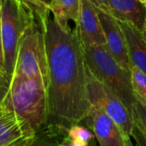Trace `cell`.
I'll return each instance as SVG.
<instances>
[{
  "instance_id": "obj_1",
  "label": "cell",
  "mask_w": 146,
  "mask_h": 146,
  "mask_svg": "<svg viewBox=\"0 0 146 146\" xmlns=\"http://www.w3.org/2000/svg\"><path fill=\"white\" fill-rule=\"evenodd\" d=\"M38 22L48 64L46 124L68 130L85 121L92 108L84 48L76 28L62 27L50 14Z\"/></svg>"
},
{
  "instance_id": "obj_2",
  "label": "cell",
  "mask_w": 146,
  "mask_h": 146,
  "mask_svg": "<svg viewBox=\"0 0 146 146\" xmlns=\"http://www.w3.org/2000/svg\"><path fill=\"white\" fill-rule=\"evenodd\" d=\"M1 96L12 80L21 38L36 18L33 11L18 0H0Z\"/></svg>"
},
{
  "instance_id": "obj_3",
  "label": "cell",
  "mask_w": 146,
  "mask_h": 146,
  "mask_svg": "<svg viewBox=\"0 0 146 146\" xmlns=\"http://www.w3.org/2000/svg\"><path fill=\"white\" fill-rule=\"evenodd\" d=\"M47 86L43 78L14 74L8 90L1 96L0 109L15 112L38 131L47 122Z\"/></svg>"
},
{
  "instance_id": "obj_4",
  "label": "cell",
  "mask_w": 146,
  "mask_h": 146,
  "mask_svg": "<svg viewBox=\"0 0 146 146\" xmlns=\"http://www.w3.org/2000/svg\"><path fill=\"white\" fill-rule=\"evenodd\" d=\"M83 48L89 70L120 98L132 115L137 99L133 90L131 72L125 69L105 46Z\"/></svg>"
},
{
  "instance_id": "obj_5",
  "label": "cell",
  "mask_w": 146,
  "mask_h": 146,
  "mask_svg": "<svg viewBox=\"0 0 146 146\" xmlns=\"http://www.w3.org/2000/svg\"><path fill=\"white\" fill-rule=\"evenodd\" d=\"M14 74L27 78H43L48 84L44 37L37 18L32 21L21 38Z\"/></svg>"
},
{
  "instance_id": "obj_6",
  "label": "cell",
  "mask_w": 146,
  "mask_h": 146,
  "mask_svg": "<svg viewBox=\"0 0 146 146\" xmlns=\"http://www.w3.org/2000/svg\"><path fill=\"white\" fill-rule=\"evenodd\" d=\"M86 86L92 107L102 110L121 129L127 139L133 144L135 126L132 115L120 98L104 82L98 80L86 66Z\"/></svg>"
},
{
  "instance_id": "obj_7",
  "label": "cell",
  "mask_w": 146,
  "mask_h": 146,
  "mask_svg": "<svg viewBox=\"0 0 146 146\" xmlns=\"http://www.w3.org/2000/svg\"><path fill=\"white\" fill-rule=\"evenodd\" d=\"M100 146H134L119 126L102 110L92 107L85 120Z\"/></svg>"
},
{
  "instance_id": "obj_8",
  "label": "cell",
  "mask_w": 146,
  "mask_h": 146,
  "mask_svg": "<svg viewBox=\"0 0 146 146\" xmlns=\"http://www.w3.org/2000/svg\"><path fill=\"white\" fill-rule=\"evenodd\" d=\"M75 25L84 47L105 45L106 40L98 10L91 0H81L80 18Z\"/></svg>"
},
{
  "instance_id": "obj_9",
  "label": "cell",
  "mask_w": 146,
  "mask_h": 146,
  "mask_svg": "<svg viewBox=\"0 0 146 146\" xmlns=\"http://www.w3.org/2000/svg\"><path fill=\"white\" fill-rule=\"evenodd\" d=\"M36 132L20 115L0 109V146H22L35 136Z\"/></svg>"
},
{
  "instance_id": "obj_10",
  "label": "cell",
  "mask_w": 146,
  "mask_h": 146,
  "mask_svg": "<svg viewBox=\"0 0 146 146\" xmlns=\"http://www.w3.org/2000/svg\"><path fill=\"white\" fill-rule=\"evenodd\" d=\"M94 5L119 21L127 22L144 31L146 4L141 0H91Z\"/></svg>"
},
{
  "instance_id": "obj_11",
  "label": "cell",
  "mask_w": 146,
  "mask_h": 146,
  "mask_svg": "<svg viewBox=\"0 0 146 146\" xmlns=\"http://www.w3.org/2000/svg\"><path fill=\"white\" fill-rule=\"evenodd\" d=\"M105 36V48L127 71H131L126 38L120 21L103 9L97 8Z\"/></svg>"
},
{
  "instance_id": "obj_12",
  "label": "cell",
  "mask_w": 146,
  "mask_h": 146,
  "mask_svg": "<svg viewBox=\"0 0 146 146\" xmlns=\"http://www.w3.org/2000/svg\"><path fill=\"white\" fill-rule=\"evenodd\" d=\"M123 30L129 62L132 67H135L146 74V37L144 32L137 27L120 21Z\"/></svg>"
},
{
  "instance_id": "obj_13",
  "label": "cell",
  "mask_w": 146,
  "mask_h": 146,
  "mask_svg": "<svg viewBox=\"0 0 146 146\" xmlns=\"http://www.w3.org/2000/svg\"><path fill=\"white\" fill-rule=\"evenodd\" d=\"M69 139L68 129L46 124L39 128L35 136L22 146H62Z\"/></svg>"
},
{
  "instance_id": "obj_14",
  "label": "cell",
  "mask_w": 146,
  "mask_h": 146,
  "mask_svg": "<svg viewBox=\"0 0 146 146\" xmlns=\"http://www.w3.org/2000/svg\"><path fill=\"white\" fill-rule=\"evenodd\" d=\"M81 0H52L49 9L55 21L63 28L69 27L68 21L78 22L80 14Z\"/></svg>"
},
{
  "instance_id": "obj_15",
  "label": "cell",
  "mask_w": 146,
  "mask_h": 146,
  "mask_svg": "<svg viewBox=\"0 0 146 146\" xmlns=\"http://www.w3.org/2000/svg\"><path fill=\"white\" fill-rule=\"evenodd\" d=\"M132 117L135 126L133 139L139 145L146 146V105L137 101L132 111Z\"/></svg>"
},
{
  "instance_id": "obj_16",
  "label": "cell",
  "mask_w": 146,
  "mask_h": 146,
  "mask_svg": "<svg viewBox=\"0 0 146 146\" xmlns=\"http://www.w3.org/2000/svg\"><path fill=\"white\" fill-rule=\"evenodd\" d=\"M130 72L134 96L138 102L146 105V74L135 67H132Z\"/></svg>"
},
{
  "instance_id": "obj_17",
  "label": "cell",
  "mask_w": 146,
  "mask_h": 146,
  "mask_svg": "<svg viewBox=\"0 0 146 146\" xmlns=\"http://www.w3.org/2000/svg\"><path fill=\"white\" fill-rule=\"evenodd\" d=\"M21 3H23L25 6L32 9L38 20V21H40L46 18L50 13V10L49 9V6L40 0H18Z\"/></svg>"
},
{
  "instance_id": "obj_18",
  "label": "cell",
  "mask_w": 146,
  "mask_h": 146,
  "mask_svg": "<svg viewBox=\"0 0 146 146\" xmlns=\"http://www.w3.org/2000/svg\"><path fill=\"white\" fill-rule=\"evenodd\" d=\"M68 136L71 139L89 142L93 138L94 135L87 128L78 125H74L68 129Z\"/></svg>"
},
{
  "instance_id": "obj_19",
  "label": "cell",
  "mask_w": 146,
  "mask_h": 146,
  "mask_svg": "<svg viewBox=\"0 0 146 146\" xmlns=\"http://www.w3.org/2000/svg\"><path fill=\"white\" fill-rule=\"evenodd\" d=\"M67 146H88V142L80 141V140H74V139H70V140L68 143Z\"/></svg>"
},
{
  "instance_id": "obj_20",
  "label": "cell",
  "mask_w": 146,
  "mask_h": 146,
  "mask_svg": "<svg viewBox=\"0 0 146 146\" xmlns=\"http://www.w3.org/2000/svg\"><path fill=\"white\" fill-rule=\"evenodd\" d=\"M40 1H41V2H43L44 3L47 4V5L49 6V4L51 3V1H52V0H40Z\"/></svg>"
},
{
  "instance_id": "obj_21",
  "label": "cell",
  "mask_w": 146,
  "mask_h": 146,
  "mask_svg": "<svg viewBox=\"0 0 146 146\" xmlns=\"http://www.w3.org/2000/svg\"><path fill=\"white\" fill-rule=\"evenodd\" d=\"M144 33H145V35L146 37V18H145V27H144Z\"/></svg>"
},
{
  "instance_id": "obj_22",
  "label": "cell",
  "mask_w": 146,
  "mask_h": 146,
  "mask_svg": "<svg viewBox=\"0 0 146 146\" xmlns=\"http://www.w3.org/2000/svg\"><path fill=\"white\" fill-rule=\"evenodd\" d=\"M69 140H70V139H69ZM69 140H68V142H66V143H65V144H63V145H62V146H67V145H68V142H69Z\"/></svg>"
},
{
  "instance_id": "obj_23",
  "label": "cell",
  "mask_w": 146,
  "mask_h": 146,
  "mask_svg": "<svg viewBox=\"0 0 146 146\" xmlns=\"http://www.w3.org/2000/svg\"><path fill=\"white\" fill-rule=\"evenodd\" d=\"M141 1H142L143 3H145V4H146V0H141Z\"/></svg>"
},
{
  "instance_id": "obj_24",
  "label": "cell",
  "mask_w": 146,
  "mask_h": 146,
  "mask_svg": "<svg viewBox=\"0 0 146 146\" xmlns=\"http://www.w3.org/2000/svg\"><path fill=\"white\" fill-rule=\"evenodd\" d=\"M134 146H141V145H139V144H137V145H134Z\"/></svg>"
}]
</instances>
